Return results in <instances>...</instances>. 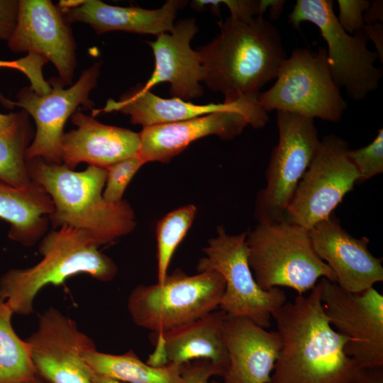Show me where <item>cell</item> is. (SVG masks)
Returning a JSON list of instances; mask_svg holds the SVG:
<instances>
[{
    "label": "cell",
    "mask_w": 383,
    "mask_h": 383,
    "mask_svg": "<svg viewBox=\"0 0 383 383\" xmlns=\"http://www.w3.org/2000/svg\"><path fill=\"white\" fill-rule=\"evenodd\" d=\"M197 32L194 18H184L178 21L169 33H161L155 41H148L155 66L150 79L142 84L144 90L168 82L173 97L186 101L203 94L200 82L204 81V69L199 52L190 46Z\"/></svg>",
    "instance_id": "19"
},
{
    "label": "cell",
    "mask_w": 383,
    "mask_h": 383,
    "mask_svg": "<svg viewBox=\"0 0 383 383\" xmlns=\"http://www.w3.org/2000/svg\"><path fill=\"white\" fill-rule=\"evenodd\" d=\"M13 314L0 298V383H26L37 375L28 344L12 326Z\"/></svg>",
    "instance_id": "26"
},
{
    "label": "cell",
    "mask_w": 383,
    "mask_h": 383,
    "mask_svg": "<svg viewBox=\"0 0 383 383\" xmlns=\"http://www.w3.org/2000/svg\"><path fill=\"white\" fill-rule=\"evenodd\" d=\"M227 6L231 17L240 21H248L257 16H262L260 0H219Z\"/></svg>",
    "instance_id": "34"
},
{
    "label": "cell",
    "mask_w": 383,
    "mask_h": 383,
    "mask_svg": "<svg viewBox=\"0 0 383 383\" xmlns=\"http://www.w3.org/2000/svg\"><path fill=\"white\" fill-rule=\"evenodd\" d=\"M339 13L337 19L341 27L348 34L363 29V16L371 1L368 0H338Z\"/></svg>",
    "instance_id": "32"
},
{
    "label": "cell",
    "mask_w": 383,
    "mask_h": 383,
    "mask_svg": "<svg viewBox=\"0 0 383 383\" xmlns=\"http://www.w3.org/2000/svg\"><path fill=\"white\" fill-rule=\"evenodd\" d=\"M357 383H383V367L363 369Z\"/></svg>",
    "instance_id": "39"
},
{
    "label": "cell",
    "mask_w": 383,
    "mask_h": 383,
    "mask_svg": "<svg viewBox=\"0 0 383 383\" xmlns=\"http://www.w3.org/2000/svg\"><path fill=\"white\" fill-rule=\"evenodd\" d=\"M221 338L228 356L223 383H270L282 346L277 331H268L246 317L226 315Z\"/></svg>",
    "instance_id": "18"
},
{
    "label": "cell",
    "mask_w": 383,
    "mask_h": 383,
    "mask_svg": "<svg viewBox=\"0 0 383 383\" xmlns=\"http://www.w3.org/2000/svg\"><path fill=\"white\" fill-rule=\"evenodd\" d=\"M20 112H11L9 114L0 113V131L12 126L18 118Z\"/></svg>",
    "instance_id": "40"
},
{
    "label": "cell",
    "mask_w": 383,
    "mask_h": 383,
    "mask_svg": "<svg viewBox=\"0 0 383 383\" xmlns=\"http://www.w3.org/2000/svg\"><path fill=\"white\" fill-rule=\"evenodd\" d=\"M318 256L333 272L336 283L350 292H362L383 281L382 258L368 249L370 240L356 238L340 225L333 213L309 230Z\"/></svg>",
    "instance_id": "17"
},
{
    "label": "cell",
    "mask_w": 383,
    "mask_h": 383,
    "mask_svg": "<svg viewBox=\"0 0 383 383\" xmlns=\"http://www.w3.org/2000/svg\"><path fill=\"white\" fill-rule=\"evenodd\" d=\"M91 377L94 383H123L111 379H109L98 374H94L91 370Z\"/></svg>",
    "instance_id": "41"
},
{
    "label": "cell",
    "mask_w": 383,
    "mask_h": 383,
    "mask_svg": "<svg viewBox=\"0 0 383 383\" xmlns=\"http://www.w3.org/2000/svg\"><path fill=\"white\" fill-rule=\"evenodd\" d=\"M282 346L270 383H357L363 370L345 352L347 338L331 325L319 282L272 314Z\"/></svg>",
    "instance_id": "1"
},
{
    "label": "cell",
    "mask_w": 383,
    "mask_h": 383,
    "mask_svg": "<svg viewBox=\"0 0 383 383\" xmlns=\"http://www.w3.org/2000/svg\"><path fill=\"white\" fill-rule=\"evenodd\" d=\"M185 1L169 0L157 9L109 5L99 0H84L79 6L60 10L70 23H88L97 34L120 30L140 34L170 32Z\"/></svg>",
    "instance_id": "22"
},
{
    "label": "cell",
    "mask_w": 383,
    "mask_h": 383,
    "mask_svg": "<svg viewBox=\"0 0 383 383\" xmlns=\"http://www.w3.org/2000/svg\"><path fill=\"white\" fill-rule=\"evenodd\" d=\"M196 213L192 204L179 208L167 213L157 224V282H162L168 274V268L177 246L191 227Z\"/></svg>",
    "instance_id": "28"
},
{
    "label": "cell",
    "mask_w": 383,
    "mask_h": 383,
    "mask_svg": "<svg viewBox=\"0 0 383 383\" xmlns=\"http://www.w3.org/2000/svg\"><path fill=\"white\" fill-rule=\"evenodd\" d=\"M53 210L51 198L38 184L16 187L0 181V219L9 223L10 239L33 245L45 235Z\"/></svg>",
    "instance_id": "23"
},
{
    "label": "cell",
    "mask_w": 383,
    "mask_h": 383,
    "mask_svg": "<svg viewBox=\"0 0 383 383\" xmlns=\"http://www.w3.org/2000/svg\"><path fill=\"white\" fill-rule=\"evenodd\" d=\"M365 25L374 24L377 23H382L383 21V1L382 0H375L371 1L367 10L363 16Z\"/></svg>",
    "instance_id": "37"
},
{
    "label": "cell",
    "mask_w": 383,
    "mask_h": 383,
    "mask_svg": "<svg viewBox=\"0 0 383 383\" xmlns=\"http://www.w3.org/2000/svg\"><path fill=\"white\" fill-rule=\"evenodd\" d=\"M70 24L50 0H20L8 46L14 52H34L51 61L60 80L70 85L77 65V46Z\"/></svg>",
    "instance_id": "16"
},
{
    "label": "cell",
    "mask_w": 383,
    "mask_h": 383,
    "mask_svg": "<svg viewBox=\"0 0 383 383\" xmlns=\"http://www.w3.org/2000/svg\"><path fill=\"white\" fill-rule=\"evenodd\" d=\"M71 120L77 128L64 133L61 159L72 170L80 162L106 169L139 152V133L101 123L79 111Z\"/></svg>",
    "instance_id": "20"
},
{
    "label": "cell",
    "mask_w": 383,
    "mask_h": 383,
    "mask_svg": "<svg viewBox=\"0 0 383 383\" xmlns=\"http://www.w3.org/2000/svg\"><path fill=\"white\" fill-rule=\"evenodd\" d=\"M224 289V279L216 272L188 275L178 269L162 282L135 287L127 309L135 325L161 333L216 310Z\"/></svg>",
    "instance_id": "6"
},
{
    "label": "cell",
    "mask_w": 383,
    "mask_h": 383,
    "mask_svg": "<svg viewBox=\"0 0 383 383\" xmlns=\"http://www.w3.org/2000/svg\"><path fill=\"white\" fill-rule=\"evenodd\" d=\"M37 377L47 383H94L83 355L96 349L76 322L50 307L26 340Z\"/></svg>",
    "instance_id": "15"
},
{
    "label": "cell",
    "mask_w": 383,
    "mask_h": 383,
    "mask_svg": "<svg viewBox=\"0 0 383 383\" xmlns=\"http://www.w3.org/2000/svg\"><path fill=\"white\" fill-rule=\"evenodd\" d=\"M348 150V143L333 134L319 140L286 210L284 221L310 230L333 213L360 179Z\"/></svg>",
    "instance_id": "11"
},
{
    "label": "cell",
    "mask_w": 383,
    "mask_h": 383,
    "mask_svg": "<svg viewBox=\"0 0 383 383\" xmlns=\"http://www.w3.org/2000/svg\"><path fill=\"white\" fill-rule=\"evenodd\" d=\"M247 232L229 235L222 226L217 235L203 248L204 256L197 263L198 272H216L225 282L219 309L226 315L250 318L267 329L272 313L287 301L279 287L262 289L256 282L248 260Z\"/></svg>",
    "instance_id": "9"
},
{
    "label": "cell",
    "mask_w": 383,
    "mask_h": 383,
    "mask_svg": "<svg viewBox=\"0 0 383 383\" xmlns=\"http://www.w3.org/2000/svg\"><path fill=\"white\" fill-rule=\"evenodd\" d=\"M257 95L242 96L223 110L182 121L143 128L138 154L145 162L166 163L192 142L215 135L232 140L250 125L262 128L269 118L259 105Z\"/></svg>",
    "instance_id": "13"
},
{
    "label": "cell",
    "mask_w": 383,
    "mask_h": 383,
    "mask_svg": "<svg viewBox=\"0 0 383 383\" xmlns=\"http://www.w3.org/2000/svg\"><path fill=\"white\" fill-rule=\"evenodd\" d=\"M260 11L262 15L265 11L270 9V17L271 19L279 18L283 11L285 1L283 0H260Z\"/></svg>",
    "instance_id": "38"
},
{
    "label": "cell",
    "mask_w": 383,
    "mask_h": 383,
    "mask_svg": "<svg viewBox=\"0 0 383 383\" xmlns=\"http://www.w3.org/2000/svg\"><path fill=\"white\" fill-rule=\"evenodd\" d=\"M100 67L101 62H98L84 70L77 82L67 89H64L59 78L53 77L48 82L51 91L45 94H38L30 87L19 90L16 101L0 94L1 104L10 109L22 108L35 121L36 131L26 150V160L40 157L49 162L62 163L61 140L65 124L79 105L93 107L89 96L97 84Z\"/></svg>",
    "instance_id": "12"
},
{
    "label": "cell",
    "mask_w": 383,
    "mask_h": 383,
    "mask_svg": "<svg viewBox=\"0 0 383 383\" xmlns=\"http://www.w3.org/2000/svg\"><path fill=\"white\" fill-rule=\"evenodd\" d=\"M248 264L257 284L264 290L286 287L304 294L319 278L336 282L328 265L315 252L309 230L284 221L258 223L247 233Z\"/></svg>",
    "instance_id": "5"
},
{
    "label": "cell",
    "mask_w": 383,
    "mask_h": 383,
    "mask_svg": "<svg viewBox=\"0 0 383 383\" xmlns=\"http://www.w3.org/2000/svg\"><path fill=\"white\" fill-rule=\"evenodd\" d=\"M84 231L68 226L52 230L39 245L42 260L25 269H11L0 277V298L13 313L29 315L38 292L46 285H60L67 279L86 274L101 282H110L118 268L99 250Z\"/></svg>",
    "instance_id": "4"
},
{
    "label": "cell",
    "mask_w": 383,
    "mask_h": 383,
    "mask_svg": "<svg viewBox=\"0 0 383 383\" xmlns=\"http://www.w3.org/2000/svg\"><path fill=\"white\" fill-rule=\"evenodd\" d=\"M348 155L355 167L359 181L363 182L383 172V129L378 130L375 138L367 145L350 150Z\"/></svg>",
    "instance_id": "30"
},
{
    "label": "cell",
    "mask_w": 383,
    "mask_h": 383,
    "mask_svg": "<svg viewBox=\"0 0 383 383\" xmlns=\"http://www.w3.org/2000/svg\"><path fill=\"white\" fill-rule=\"evenodd\" d=\"M226 315L222 310L216 309L170 331L152 333L150 339L155 350L146 362L159 367L207 360L226 370L228 356L221 338Z\"/></svg>",
    "instance_id": "21"
},
{
    "label": "cell",
    "mask_w": 383,
    "mask_h": 383,
    "mask_svg": "<svg viewBox=\"0 0 383 383\" xmlns=\"http://www.w3.org/2000/svg\"><path fill=\"white\" fill-rule=\"evenodd\" d=\"M210 383H221V382H217V381H212V382H211Z\"/></svg>",
    "instance_id": "43"
},
{
    "label": "cell",
    "mask_w": 383,
    "mask_h": 383,
    "mask_svg": "<svg viewBox=\"0 0 383 383\" xmlns=\"http://www.w3.org/2000/svg\"><path fill=\"white\" fill-rule=\"evenodd\" d=\"M83 357L94 374L123 383H182L183 365L152 366L131 350L114 355L94 349L85 352Z\"/></svg>",
    "instance_id": "25"
},
{
    "label": "cell",
    "mask_w": 383,
    "mask_h": 383,
    "mask_svg": "<svg viewBox=\"0 0 383 383\" xmlns=\"http://www.w3.org/2000/svg\"><path fill=\"white\" fill-rule=\"evenodd\" d=\"M18 1L0 0V39L8 40L15 28Z\"/></svg>",
    "instance_id": "35"
},
{
    "label": "cell",
    "mask_w": 383,
    "mask_h": 383,
    "mask_svg": "<svg viewBox=\"0 0 383 383\" xmlns=\"http://www.w3.org/2000/svg\"><path fill=\"white\" fill-rule=\"evenodd\" d=\"M319 283L331 325L348 340L345 353L362 369L383 367V296L374 287L350 292L324 277Z\"/></svg>",
    "instance_id": "14"
},
{
    "label": "cell",
    "mask_w": 383,
    "mask_h": 383,
    "mask_svg": "<svg viewBox=\"0 0 383 383\" xmlns=\"http://www.w3.org/2000/svg\"><path fill=\"white\" fill-rule=\"evenodd\" d=\"M313 23L327 44L328 67L334 82L348 96L361 101L376 90L382 70L374 66L376 51L367 48L369 40L362 30L350 35L338 21L331 0H297L289 15V22L299 28L303 22Z\"/></svg>",
    "instance_id": "8"
},
{
    "label": "cell",
    "mask_w": 383,
    "mask_h": 383,
    "mask_svg": "<svg viewBox=\"0 0 383 383\" xmlns=\"http://www.w3.org/2000/svg\"><path fill=\"white\" fill-rule=\"evenodd\" d=\"M145 163L143 158L137 154L106 168L104 199L110 204L121 202L127 186L138 170Z\"/></svg>",
    "instance_id": "29"
},
{
    "label": "cell",
    "mask_w": 383,
    "mask_h": 383,
    "mask_svg": "<svg viewBox=\"0 0 383 383\" xmlns=\"http://www.w3.org/2000/svg\"><path fill=\"white\" fill-rule=\"evenodd\" d=\"M225 370L207 360H195L182 365V383H210L214 376H222Z\"/></svg>",
    "instance_id": "33"
},
{
    "label": "cell",
    "mask_w": 383,
    "mask_h": 383,
    "mask_svg": "<svg viewBox=\"0 0 383 383\" xmlns=\"http://www.w3.org/2000/svg\"><path fill=\"white\" fill-rule=\"evenodd\" d=\"M33 135L28 114L23 110L12 126L0 131V181L16 187L33 182L26 162V150Z\"/></svg>",
    "instance_id": "27"
},
{
    "label": "cell",
    "mask_w": 383,
    "mask_h": 383,
    "mask_svg": "<svg viewBox=\"0 0 383 383\" xmlns=\"http://www.w3.org/2000/svg\"><path fill=\"white\" fill-rule=\"evenodd\" d=\"M48 62L43 56L28 52L16 60H0V68L16 69L23 72L30 82V89L36 94L43 95L51 91V86L43 77V67Z\"/></svg>",
    "instance_id": "31"
},
{
    "label": "cell",
    "mask_w": 383,
    "mask_h": 383,
    "mask_svg": "<svg viewBox=\"0 0 383 383\" xmlns=\"http://www.w3.org/2000/svg\"><path fill=\"white\" fill-rule=\"evenodd\" d=\"M277 124L279 140L267 167L266 187L255 201V218L267 224L284 221L286 210L320 140L313 118L277 111Z\"/></svg>",
    "instance_id": "10"
},
{
    "label": "cell",
    "mask_w": 383,
    "mask_h": 383,
    "mask_svg": "<svg viewBox=\"0 0 383 383\" xmlns=\"http://www.w3.org/2000/svg\"><path fill=\"white\" fill-rule=\"evenodd\" d=\"M26 383H47L44 380L41 379L38 377H36L35 379L26 382Z\"/></svg>",
    "instance_id": "42"
},
{
    "label": "cell",
    "mask_w": 383,
    "mask_h": 383,
    "mask_svg": "<svg viewBox=\"0 0 383 383\" xmlns=\"http://www.w3.org/2000/svg\"><path fill=\"white\" fill-rule=\"evenodd\" d=\"M276 79L271 88L257 96L260 106L267 113L282 111L335 123L347 109L332 78L324 47L314 52L306 48L294 50Z\"/></svg>",
    "instance_id": "7"
},
{
    "label": "cell",
    "mask_w": 383,
    "mask_h": 383,
    "mask_svg": "<svg viewBox=\"0 0 383 383\" xmlns=\"http://www.w3.org/2000/svg\"><path fill=\"white\" fill-rule=\"evenodd\" d=\"M194 104L181 99L161 98L139 84L125 93L118 101L109 99L100 110H93L92 116L100 112L118 111L130 116L133 124L144 127L171 123L206 115L229 107L231 104Z\"/></svg>",
    "instance_id": "24"
},
{
    "label": "cell",
    "mask_w": 383,
    "mask_h": 383,
    "mask_svg": "<svg viewBox=\"0 0 383 383\" xmlns=\"http://www.w3.org/2000/svg\"><path fill=\"white\" fill-rule=\"evenodd\" d=\"M363 30L369 40L374 44L376 52L381 62L383 61V26L381 23L365 25Z\"/></svg>",
    "instance_id": "36"
},
{
    "label": "cell",
    "mask_w": 383,
    "mask_h": 383,
    "mask_svg": "<svg viewBox=\"0 0 383 383\" xmlns=\"http://www.w3.org/2000/svg\"><path fill=\"white\" fill-rule=\"evenodd\" d=\"M26 162L30 179L52 201L54 210L48 218L54 228L68 226L84 231L99 246L135 228L134 212L126 201L110 204L103 197L106 168L89 165L77 172L40 157Z\"/></svg>",
    "instance_id": "3"
},
{
    "label": "cell",
    "mask_w": 383,
    "mask_h": 383,
    "mask_svg": "<svg viewBox=\"0 0 383 383\" xmlns=\"http://www.w3.org/2000/svg\"><path fill=\"white\" fill-rule=\"evenodd\" d=\"M220 33L199 52L204 82L231 103L276 79L287 58L277 28L262 16L248 21L231 16L219 23Z\"/></svg>",
    "instance_id": "2"
}]
</instances>
